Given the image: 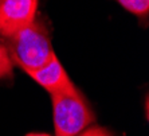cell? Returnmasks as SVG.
Wrapping results in <instances>:
<instances>
[{"mask_svg":"<svg viewBox=\"0 0 149 136\" xmlns=\"http://www.w3.org/2000/svg\"><path fill=\"white\" fill-rule=\"evenodd\" d=\"M3 45L12 63L27 73L46 65L55 54L51 46L49 28L40 20H34L27 27L4 38Z\"/></svg>","mask_w":149,"mask_h":136,"instance_id":"1","label":"cell"},{"mask_svg":"<svg viewBox=\"0 0 149 136\" xmlns=\"http://www.w3.org/2000/svg\"><path fill=\"white\" fill-rule=\"evenodd\" d=\"M55 136H78L95 121L86 97L77 86L51 94Z\"/></svg>","mask_w":149,"mask_h":136,"instance_id":"2","label":"cell"},{"mask_svg":"<svg viewBox=\"0 0 149 136\" xmlns=\"http://www.w3.org/2000/svg\"><path fill=\"white\" fill-rule=\"evenodd\" d=\"M38 0H1L0 36L7 38L35 20Z\"/></svg>","mask_w":149,"mask_h":136,"instance_id":"3","label":"cell"},{"mask_svg":"<svg viewBox=\"0 0 149 136\" xmlns=\"http://www.w3.org/2000/svg\"><path fill=\"white\" fill-rule=\"evenodd\" d=\"M28 76L31 77L35 82H38L40 86L45 88L50 94L67 90V89H71V88L75 86L73 84V81L69 78V76L65 72V69L58 61L55 54L51 57V60L46 65H43L36 70L28 72Z\"/></svg>","mask_w":149,"mask_h":136,"instance_id":"4","label":"cell"},{"mask_svg":"<svg viewBox=\"0 0 149 136\" xmlns=\"http://www.w3.org/2000/svg\"><path fill=\"white\" fill-rule=\"evenodd\" d=\"M126 11L139 16L140 19L148 18L149 12V0H117Z\"/></svg>","mask_w":149,"mask_h":136,"instance_id":"5","label":"cell"},{"mask_svg":"<svg viewBox=\"0 0 149 136\" xmlns=\"http://www.w3.org/2000/svg\"><path fill=\"white\" fill-rule=\"evenodd\" d=\"M14 77V63L7 49L0 43V80H11Z\"/></svg>","mask_w":149,"mask_h":136,"instance_id":"6","label":"cell"},{"mask_svg":"<svg viewBox=\"0 0 149 136\" xmlns=\"http://www.w3.org/2000/svg\"><path fill=\"white\" fill-rule=\"evenodd\" d=\"M78 136H114L109 129L104 128V127L93 125L86 128L83 132H81Z\"/></svg>","mask_w":149,"mask_h":136,"instance_id":"7","label":"cell"},{"mask_svg":"<svg viewBox=\"0 0 149 136\" xmlns=\"http://www.w3.org/2000/svg\"><path fill=\"white\" fill-rule=\"evenodd\" d=\"M26 136H51V135H49V133H42V132H31Z\"/></svg>","mask_w":149,"mask_h":136,"instance_id":"8","label":"cell"},{"mask_svg":"<svg viewBox=\"0 0 149 136\" xmlns=\"http://www.w3.org/2000/svg\"><path fill=\"white\" fill-rule=\"evenodd\" d=\"M0 1H1V0H0Z\"/></svg>","mask_w":149,"mask_h":136,"instance_id":"9","label":"cell"}]
</instances>
